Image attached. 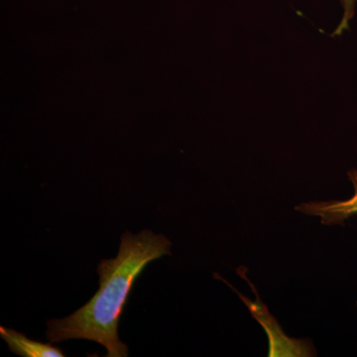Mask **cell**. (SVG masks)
<instances>
[{
  "label": "cell",
  "mask_w": 357,
  "mask_h": 357,
  "mask_svg": "<svg viewBox=\"0 0 357 357\" xmlns=\"http://www.w3.org/2000/svg\"><path fill=\"white\" fill-rule=\"evenodd\" d=\"M344 8V16L338 24L337 30L333 32V35H342L344 30L349 29V21L352 20L354 15V7L357 0H340Z\"/></svg>",
  "instance_id": "4"
},
{
  "label": "cell",
  "mask_w": 357,
  "mask_h": 357,
  "mask_svg": "<svg viewBox=\"0 0 357 357\" xmlns=\"http://www.w3.org/2000/svg\"><path fill=\"white\" fill-rule=\"evenodd\" d=\"M172 243L163 234L142 230L121 236L119 255L98 264L100 289L67 318L47 323L46 337L52 344L86 340L105 347L109 357H126L128 345L119 337V324L136 279L154 260L171 255Z\"/></svg>",
  "instance_id": "1"
},
{
  "label": "cell",
  "mask_w": 357,
  "mask_h": 357,
  "mask_svg": "<svg viewBox=\"0 0 357 357\" xmlns=\"http://www.w3.org/2000/svg\"><path fill=\"white\" fill-rule=\"evenodd\" d=\"M354 187V194L347 201L312 202L301 204L296 211L307 215L321 218V223L326 225H344V220L357 215V171L347 173Z\"/></svg>",
  "instance_id": "2"
},
{
  "label": "cell",
  "mask_w": 357,
  "mask_h": 357,
  "mask_svg": "<svg viewBox=\"0 0 357 357\" xmlns=\"http://www.w3.org/2000/svg\"><path fill=\"white\" fill-rule=\"evenodd\" d=\"M0 337L13 354L23 357H64V352L51 344L35 342L23 333L0 326Z\"/></svg>",
  "instance_id": "3"
}]
</instances>
